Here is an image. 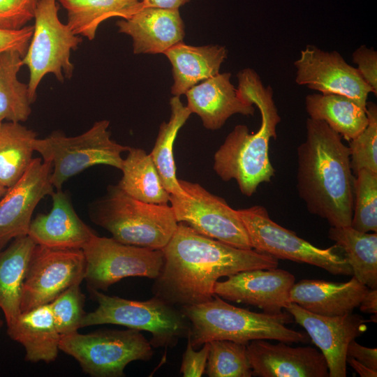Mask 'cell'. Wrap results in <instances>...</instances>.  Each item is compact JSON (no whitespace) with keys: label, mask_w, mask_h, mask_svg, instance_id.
Here are the masks:
<instances>
[{"label":"cell","mask_w":377,"mask_h":377,"mask_svg":"<svg viewBox=\"0 0 377 377\" xmlns=\"http://www.w3.org/2000/svg\"><path fill=\"white\" fill-rule=\"evenodd\" d=\"M162 250L163 263L152 293L180 307L212 300L215 283L222 276L279 265L278 259L270 255L232 246L205 236L184 223H178Z\"/></svg>","instance_id":"cell-1"},{"label":"cell","mask_w":377,"mask_h":377,"mask_svg":"<svg viewBox=\"0 0 377 377\" xmlns=\"http://www.w3.org/2000/svg\"><path fill=\"white\" fill-rule=\"evenodd\" d=\"M297 155V190L308 212L330 227L350 226L355 177L341 136L324 121L309 117Z\"/></svg>","instance_id":"cell-2"},{"label":"cell","mask_w":377,"mask_h":377,"mask_svg":"<svg viewBox=\"0 0 377 377\" xmlns=\"http://www.w3.org/2000/svg\"><path fill=\"white\" fill-rule=\"evenodd\" d=\"M237 77L239 96L260 111V126L256 132L249 133L246 125H237L216 151L213 168L222 180L235 179L241 193L249 197L260 184L269 182L274 176L269 146L270 140L276 138L281 117L272 88L265 87L254 70L245 68Z\"/></svg>","instance_id":"cell-3"},{"label":"cell","mask_w":377,"mask_h":377,"mask_svg":"<svg viewBox=\"0 0 377 377\" xmlns=\"http://www.w3.org/2000/svg\"><path fill=\"white\" fill-rule=\"evenodd\" d=\"M180 309L190 322L188 337L195 350L214 340L248 344L256 339L285 343H304L309 339L305 333L286 327L293 318L287 311L256 313L233 306L215 294L209 301L183 306Z\"/></svg>","instance_id":"cell-4"},{"label":"cell","mask_w":377,"mask_h":377,"mask_svg":"<svg viewBox=\"0 0 377 377\" xmlns=\"http://www.w3.org/2000/svg\"><path fill=\"white\" fill-rule=\"evenodd\" d=\"M90 219L115 240L151 249H163L178 226L170 205L136 200L118 185L93 203Z\"/></svg>","instance_id":"cell-5"},{"label":"cell","mask_w":377,"mask_h":377,"mask_svg":"<svg viewBox=\"0 0 377 377\" xmlns=\"http://www.w3.org/2000/svg\"><path fill=\"white\" fill-rule=\"evenodd\" d=\"M89 290L98 306L86 313L81 327L113 324L146 331L151 333L152 347L165 348L175 346L190 333V322L181 309L156 296L137 301L108 295L98 290Z\"/></svg>","instance_id":"cell-6"},{"label":"cell","mask_w":377,"mask_h":377,"mask_svg":"<svg viewBox=\"0 0 377 377\" xmlns=\"http://www.w3.org/2000/svg\"><path fill=\"white\" fill-rule=\"evenodd\" d=\"M110 121L101 120L81 135L68 137L61 132H53L46 138H35L34 151L41 158L52 164L50 180L56 190L73 176L96 165H107L121 170V154L129 147L111 138Z\"/></svg>","instance_id":"cell-7"},{"label":"cell","mask_w":377,"mask_h":377,"mask_svg":"<svg viewBox=\"0 0 377 377\" xmlns=\"http://www.w3.org/2000/svg\"><path fill=\"white\" fill-rule=\"evenodd\" d=\"M59 347L93 377L124 376L129 363L149 360L154 354L149 341L140 331L130 328L61 335Z\"/></svg>","instance_id":"cell-8"},{"label":"cell","mask_w":377,"mask_h":377,"mask_svg":"<svg viewBox=\"0 0 377 377\" xmlns=\"http://www.w3.org/2000/svg\"><path fill=\"white\" fill-rule=\"evenodd\" d=\"M58 0H39L34 13L31 38L24 56L23 65L29 71L28 89L32 103L43 78L52 73L62 82L71 77L74 66L71 53L82 42L67 24L58 16Z\"/></svg>","instance_id":"cell-9"},{"label":"cell","mask_w":377,"mask_h":377,"mask_svg":"<svg viewBox=\"0 0 377 377\" xmlns=\"http://www.w3.org/2000/svg\"><path fill=\"white\" fill-rule=\"evenodd\" d=\"M247 231L252 249L276 259L304 263L334 275H353L340 248H318L272 220L265 207L254 205L237 210Z\"/></svg>","instance_id":"cell-10"},{"label":"cell","mask_w":377,"mask_h":377,"mask_svg":"<svg viewBox=\"0 0 377 377\" xmlns=\"http://www.w3.org/2000/svg\"><path fill=\"white\" fill-rule=\"evenodd\" d=\"M86 260L84 280L89 289L106 291L129 276L155 279L163 263L162 249L126 244L96 234L83 247Z\"/></svg>","instance_id":"cell-11"},{"label":"cell","mask_w":377,"mask_h":377,"mask_svg":"<svg viewBox=\"0 0 377 377\" xmlns=\"http://www.w3.org/2000/svg\"><path fill=\"white\" fill-rule=\"evenodd\" d=\"M179 183L186 193L170 197L178 223H184L205 236L232 246L253 249L237 210L199 184L181 179Z\"/></svg>","instance_id":"cell-12"},{"label":"cell","mask_w":377,"mask_h":377,"mask_svg":"<svg viewBox=\"0 0 377 377\" xmlns=\"http://www.w3.org/2000/svg\"><path fill=\"white\" fill-rule=\"evenodd\" d=\"M82 249H61L36 244L24 281L21 312L50 303L65 290L84 280Z\"/></svg>","instance_id":"cell-13"},{"label":"cell","mask_w":377,"mask_h":377,"mask_svg":"<svg viewBox=\"0 0 377 377\" xmlns=\"http://www.w3.org/2000/svg\"><path fill=\"white\" fill-rule=\"evenodd\" d=\"M295 82L322 94L347 96L366 108L373 93L357 69L348 64L337 51H324L308 45L295 61Z\"/></svg>","instance_id":"cell-14"},{"label":"cell","mask_w":377,"mask_h":377,"mask_svg":"<svg viewBox=\"0 0 377 377\" xmlns=\"http://www.w3.org/2000/svg\"><path fill=\"white\" fill-rule=\"evenodd\" d=\"M52 164L33 158L22 177L0 198V251L12 239L28 235L38 202L51 195Z\"/></svg>","instance_id":"cell-15"},{"label":"cell","mask_w":377,"mask_h":377,"mask_svg":"<svg viewBox=\"0 0 377 377\" xmlns=\"http://www.w3.org/2000/svg\"><path fill=\"white\" fill-rule=\"evenodd\" d=\"M286 310L320 348L327 361L329 376L346 377L348 346L366 331V323L370 320L353 313L337 316L317 315L292 302Z\"/></svg>","instance_id":"cell-16"},{"label":"cell","mask_w":377,"mask_h":377,"mask_svg":"<svg viewBox=\"0 0 377 377\" xmlns=\"http://www.w3.org/2000/svg\"><path fill=\"white\" fill-rule=\"evenodd\" d=\"M295 277L276 268L239 272L216 281L214 293L223 300L253 305L267 313H279L291 303L290 292Z\"/></svg>","instance_id":"cell-17"},{"label":"cell","mask_w":377,"mask_h":377,"mask_svg":"<svg viewBox=\"0 0 377 377\" xmlns=\"http://www.w3.org/2000/svg\"><path fill=\"white\" fill-rule=\"evenodd\" d=\"M266 339L251 341L246 346L253 376L259 377H329L325 357L311 346L292 347Z\"/></svg>","instance_id":"cell-18"},{"label":"cell","mask_w":377,"mask_h":377,"mask_svg":"<svg viewBox=\"0 0 377 377\" xmlns=\"http://www.w3.org/2000/svg\"><path fill=\"white\" fill-rule=\"evenodd\" d=\"M51 196V210L31 220L27 235L45 247L82 249L95 232L80 219L68 195L61 189L56 190Z\"/></svg>","instance_id":"cell-19"},{"label":"cell","mask_w":377,"mask_h":377,"mask_svg":"<svg viewBox=\"0 0 377 377\" xmlns=\"http://www.w3.org/2000/svg\"><path fill=\"white\" fill-rule=\"evenodd\" d=\"M119 31L130 36L135 54L164 53L182 43L184 25L179 9L142 6L117 22Z\"/></svg>","instance_id":"cell-20"},{"label":"cell","mask_w":377,"mask_h":377,"mask_svg":"<svg viewBox=\"0 0 377 377\" xmlns=\"http://www.w3.org/2000/svg\"><path fill=\"white\" fill-rule=\"evenodd\" d=\"M230 73H218L189 89L185 94L186 107L198 114L209 130L221 128L231 116H252L253 104L243 99L230 82Z\"/></svg>","instance_id":"cell-21"},{"label":"cell","mask_w":377,"mask_h":377,"mask_svg":"<svg viewBox=\"0 0 377 377\" xmlns=\"http://www.w3.org/2000/svg\"><path fill=\"white\" fill-rule=\"evenodd\" d=\"M368 289L354 276L343 283L303 279L293 284L290 301L317 315L342 316L359 306Z\"/></svg>","instance_id":"cell-22"},{"label":"cell","mask_w":377,"mask_h":377,"mask_svg":"<svg viewBox=\"0 0 377 377\" xmlns=\"http://www.w3.org/2000/svg\"><path fill=\"white\" fill-rule=\"evenodd\" d=\"M7 327L8 335L24 347L26 361L50 363L57 359L61 334L50 303L22 312Z\"/></svg>","instance_id":"cell-23"},{"label":"cell","mask_w":377,"mask_h":377,"mask_svg":"<svg viewBox=\"0 0 377 377\" xmlns=\"http://www.w3.org/2000/svg\"><path fill=\"white\" fill-rule=\"evenodd\" d=\"M172 67L171 93L180 96L198 84L219 73L227 50L221 45L192 46L178 43L163 53Z\"/></svg>","instance_id":"cell-24"},{"label":"cell","mask_w":377,"mask_h":377,"mask_svg":"<svg viewBox=\"0 0 377 377\" xmlns=\"http://www.w3.org/2000/svg\"><path fill=\"white\" fill-rule=\"evenodd\" d=\"M36 244L29 236L14 239L0 251V309L7 326L22 313V290L27 268Z\"/></svg>","instance_id":"cell-25"},{"label":"cell","mask_w":377,"mask_h":377,"mask_svg":"<svg viewBox=\"0 0 377 377\" xmlns=\"http://www.w3.org/2000/svg\"><path fill=\"white\" fill-rule=\"evenodd\" d=\"M305 108L309 118L324 121L348 141L360 134L368 123L366 108L343 95L309 94Z\"/></svg>","instance_id":"cell-26"},{"label":"cell","mask_w":377,"mask_h":377,"mask_svg":"<svg viewBox=\"0 0 377 377\" xmlns=\"http://www.w3.org/2000/svg\"><path fill=\"white\" fill-rule=\"evenodd\" d=\"M73 33L93 40L101 23L112 17L128 19L140 9L141 0H58Z\"/></svg>","instance_id":"cell-27"},{"label":"cell","mask_w":377,"mask_h":377,"mask_svg":"<svg viewBox=\"0 0 377 377\" xmlns=\"http://www.w3.org/2000/svg\"><path fill=\"white\" fill-rule=\"evenodd\" d=\"M117 184L124 192L144 202L168 205L170 194L165 189L149 154L140 148L130 147L121 168Z\"/></svg>","instance_id":"cell-28"},{"label":"cell","mask_w":377,"mask_h":377,"mask_svg":"<svg viewBox=\"0 0 377 377\" xmlns=\"http://www.w3.org/2000/svg\"><path fill=\"white\" fill-rule=\"evenodd\" d=\"M328 237L342 251L353 276L369 288H377V233L350 226L330 227Z\"/></svg>","instance_id":"cell-29"},{"label":"cell","mask_w":377,"mask_h":377,"mask_svg":"<svg viewBox=\"0 0 377 377\" xmlns=\"http://www.w3.org/2000/svg\"><path fill=\"white\" fill-rule=\"evenodd\" d=\"M37 134L19 122H0V184L9 188L22 177L33 160Z\"/></svg>","instance_id":"cell-30"},{"label":"cell","mask_w":377,"mask_h":377,"mask_svg":"<svg viewBox=\"0 0 377 377\" xmlns=\"http://www.w3.org/2000/svg\"><path fill=\"white\" fill-rule=\"evenodd\" d=\"M170 119L160 125L158 136L149 155L165 189L170 195L181 196L186 193L181 187L176 175L173 146L179 130L192 113L183 105L179 96L172 97L170 101Z\"/></svg>","instance_id":"cell-31"},{"label":"cell","mask_w":377,"mask_h":377,"mask_svg":"<svg viewBox=\"0 0 377 377\" xmlns=\"http://www.w3.org/2000/svg\"><path fill=\"white\" fill-rule=\"evenodd\" d=\"M22 58L15 50L0 53V122H23L31 113L28 84L17 78Z\"/></svg>","instance_id":"cell-32"},{"label":"cell","mask_w":377,"mask_h":377,"mask_svg":"<svg viewBox=\"0 0 377 377\" xmlns=\"http://www.w3.org/2000/svg\"><path fill=\"white\" fill-rule=\"evenodd\" d=\"M209 343L205 372L209 377H251L252 369L247 355V344L230 340Z\"/></svg>","instance_id":"cell-33"},{"label":"cell","mask_w":377,"mask_h":377,"mask_svg":"<svg viewBox=\"0 0 377 377\" xmlns=\"http://www.w3.org/2000/svg\"><path fill=\"white\" fill-rule=\"evenodd\" d=\"M355 176L350 227L363 232H376L377 172L361 169Z\"/></svg>","instance_id":"cell-34"},{"label":"cell","mask_w":377,"mask_h":377,"mask_svg":"<svg viewBox=\"0 0 377 377\" xmlns=\"http://www.w3.org/2000/svg\"><path fill=\"white\" fill-rule=\"evenodd\" d=\"M368 123L365 128L350 140V165L355 175L361 169L377 172V105L367 102Z\"/></svg>","instance_id":"cell-35"},{"label":"cell","mask_w":377,"mask_h":377,"mask_svg":"<svg viewBox=\"0 0 377 377\" xmlns=\"http://www.w3.org/2000/svg\"><path fill=\"white\" fill-rule=\"evenodd\" d=\"M81 283H75L62 292L50 303L56 327L61 335L78 331L86 314L84 310L85 295Z\"/></svg>","instance_id":"cell-36"},{"label":"cell","mask_w":377,"mask_h":377,"mask_svg":"<svg viewBox=\"0 0 377 377\" xmlns=\"http://www.w3.org/2000/svg\"><path fill=\"white\" fill-rule=\"evenodd\" d=\"M39 0H0V29L16 30L34 19Z\"/></svg>","instance_id":"cell-37"},{"label":"cell","mask_w":377,"mask_h":377,"mask_svg":"<svg viewBox=\"0 0 377 377\" xmlns=\"http://www.w3.org/2000/svg\"><path fill=\"white\" fill-rule=\"evenodd\" d=\"M353 62L364 80L377 94V52L363 45L357 48L352 54Z\"/></svg>","instance_id":"cell-38"},{"label":"cell","mask_w":377,"mask_h":377,"mask_svg":"<svg viewBox=\"0 0 377 377\" xmlns=\"http://www.w3.org/2000/svg\"><path fill=\"white\" fill-rule=\"evenodd\" d=\"M209 354V343H205L198 351L187 337V345L182 357L180 373L184 377H200L205 372Z\"/></svg>","instance_id":"cell-39"},{"label":"cell","mask_w":377,"mask_h":377,"mask_svg":"<svg viewBox=\"0 0 377 377\" xmlns=\"http://www.w3.org/2000/svg\"><path fill=\"white\" fill-rule=\"evenodd\" d=\"M34 25L20 29H0V53L15 50L24 56L33 34Z\"/></svg>","instance_id":"cell-40"},{"label":"cell","mask_w":377,"mask_h":377,"mask_svg":"<svg viewBox=\"0 0 377 377\" xmlns=\"http://www.w3.org/2000/svg\"><path fill=\"white\" fill-rule=\"evenodd\" d=\"M346 355L377 371L376 348L365 347L359 344L355 340H353L348 346Z\"/></svg>","instance_id":"cell-41"},{"label":"cell","mask_w":377,"mask_h":377,"mask_svg":"<svg viewBox=\"0 0 377 377\" xmlns=\"http://www.w3.org/2000/svg\"><path fill=\"white\" fill-rule=\"evenodd\" d=\"M358 307L364 313L376 314L377 289L369 288Z\"/></svg>","instance_id":"cell-42"},{"label":"cell","mask_w":377,"mask_h":377,"mask_svg":"<svg viewBox=\"0 0 377 377\" xmlns=\"http://www.w3.org/2000/svg\"><path fill=\"white\" fill-rule=\"evenodd\" d=\"M191 0H141L144 6L164 9H179Z\"/></svg>","instance_id":"cell-43"},{"label":"cell","mask_w":377,"mask_h":377,"mask_svg":"<svg viewBox=\"0 0 377 377\" xmlns=\"http://www.w3.org/2000/svg\"><path fill=\"white\" fill-rule=\"evenodd\" d=\"M346 362L353 368V369L361 377H376L377 371L374 370L367 366L360 363L351 357H346Z\"/></svg>","instance_id":"cell-44"},{"label":"cell","mask_w":377,"mask_h":377,"mask_svg":"<svg viewBox=\"0 0 377 377\" xmlns=\"http://www.w3.org/2000/svg\"><path fill=\"white\" fill-rule=\"evenodd\" d=\"M8 188L0 184V198L6 193Z\"/></svg>","instance_id":"cell-45"},{"label":"cell","mask_w":377,"mask_h":377,"mask_svg":"<svg viewBox=\"0 0 377 377\" xmlns=\"http://www.w3.org/2000/svg\"><path fill=\"white\" fill-rule=\"evenodd\" d=\"M3 323V320L1 319V313H0V328L2 327Z\"/></svg>","instance_id":"cell-46"}]
</instances>
